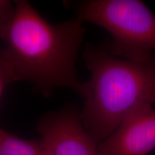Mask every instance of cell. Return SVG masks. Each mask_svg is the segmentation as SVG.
Wrapping results in <instances>:
<instances>
[{
	"label": "cell",
	"instance_id": "6da1fadb",
	"mask_svg": "<svg viewBox=\"0 0 155 155\" xmlns=\"http://www.w3.org/2000/svg\"><path fill=\"white\" fill-rule=\"evenodd\" d=\"M9 22L0 30L5 42L0 50L18 81H26L49 97L55 88H65L84 94L75 63L85 29L77 17L60 24H50L28 1L15 2Z\"/></svg>",
	"mask_w": 155,
	"mask_h": 155
},
{
	"label": "cell",
	"instance_id": "7a4b0ae2",
	"mask_svg": "<svg viewBox=\"0 0 155 155\" xmlns=\"http://www.w3.org/2000/svg\"><path fill=\"white\" fill-rule=\"evenodd\" d=\"M83 58L91 78L83 82L85 102L80 117L98 144L131 111L155 103V54L148 61H130L114 55L104 42L87 44Z\"/></svg>",
	"mask_w": 155,
	"mask_h": 155
},
{
	"label": "cell",
	"instance_id": "3957f363",
	"mask_svg": "<svg viewBox=\"0 0 155 155\" xmlns=\"http://www.w3.org/2000/svg\"><path fill=\"white\" fill-rule=\"evenodd\" d=\"M77 18L111 34L110 52L134 62L148 61L155 51V15L140 0H86L74 3Z\"/></svg>",
	"mask_w": 155,
	"mask_h": 155
},
{
	"label": "cell",
	"instance_id": "277c9868",
	"mask_svg": "<svg viewBox=\"0 0 155 155\" xmlns=\"http://www.w3.org/2000/svg\"><path fill=\"white\" fill-rule=\"evenodd\" d=\"M38 131L46 155H101L98 144L83 127L80 111L73 105L42 116Z\"/></svg>",
	"mask_w": 155,
	"mask_h": 155
},
{
	"label": "cell",
	"instance_id": "5b68a950",
	"mask_svg": "<svg viewBox=\"0 0 155 155\" xmlns=\"http://www.w3.org/2000/svg\"><path fill=\"white\" fill-rule=\"evenodd\" d=\"M98 148L101 155L150 154L155 149V108H135Z\"/></svg>",
	"mask_w": 155,
	"mask_h": 155
},
{
	"label": "cell",
	"instance_id": "8992f818",
	"mask_svg": "<svg viewBox=\"0 0 155 155\" xmlns=\"http://www.w3.org/2000/svg\"><path fill=\"white\" fill-rule=\"evenodd\" d=\"M0 155H46L41 139H25L0 127Z\"/></svg>",
	"mask_w": 155,
	"mask_h": 155
},
{
	"label": "cell",
	"instance_id": "52a82bcc",
	"mask_svg": "<svg viewBox=\"0 0 155 155\" xmlns=\"http://www.w3.org/2000/svg\"><path fill=\"white\" fill-rule=\"evenodd\" d=\"M17 81H18L17 77L15 76L9 64L3 58L0 50V101L7 86Z\"/></svg>",
	"mask_w": 155,
	"mask_h": 155
},
{
	"label": "cell",
	"instance_id": "ba28073f",
	"mask_svg": "<svg viewBox=\"0 0 155 155\" xmlns=\"http://www.w3.org/2000/svg\"><path fill=\"white\" fill-rule=\"evenodd\" d=\"M15 9V2L9 0H0V30L9 22Z\"/></svg>",
	"mask_w": 155,
	"mask_h": 155
}]
</instances>
